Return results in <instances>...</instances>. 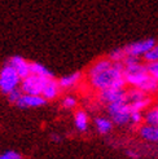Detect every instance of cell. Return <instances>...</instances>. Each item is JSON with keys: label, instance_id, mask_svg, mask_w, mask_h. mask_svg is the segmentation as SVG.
I'll use <instances>...</instances> for the list:
<instances>
[{"label": "cell", "instance_id": "obj_22", "mask_svg": "<svg viewBox=\"0 0 158 159\" xmlns=\"http://www.w3.org/2000/svg\"><path fill=\"white\" fill-rule=\"evenodd\" d=\"M143 60L144 62H154V61H158V44L156 43L151 49H149L144 56H143Z\"/></svg>", "mask_w": 158, "mask_h": 159}, {"label": "cell", "instance_id": "obj_9", "mask_svg": "<svg viewBox=\"0 0 158 159\" xmlns=\"http://www.w3.org/2000/svg\"><path fill=\"white\" fill-rule=\"evenodd\" d=\"M8 63L16 70L21 78V80L23 78H26L27 75H30V62L26 61L21 56H12V57L8 60Z\"/></svg>", "mask_w": 158, "mask_h": 159}, {"label": "cell", "instance_id": "obj_18", "mask_svg": "<svg viewBox=\"0 0 158 159\" xmlns=\"http://www.w3.org/2000/svg\"><path fill=\"white\" fill-rule=\"evenodd\" d=\"M95 124H96V128L101 134L109 133L113 128V122L108 118H96L95 119Z\"/></svg>", "mask_w": 158, "mask_h": 159}, {"label": "cell", "instance_id": "obj_26", "mask_svg": "<svg viewBox=\"0 0 158 159\" xmlns=\"http://www.w3.org/2000/svg\"><path fill=\"white\" fill-rule=\"evenodd\" d=\"M8 96V100H9V102H13V104H16V102L18 101V98L22 96V91L20 89V87H17V88H14L13 91H11L9 93L7 94Z\"/></svg>", "mask_w": 158, "mask_h": 159}, {"label": "cell", "instance_id": "obj_16", "mask_svg": "<svg viewBox=\"0 0 158 159\" xmlns=\"http://www.w3.org/2000/svg\"><path fill=\"white\" fill-rule=\"evenodd\" d=\"M145 97H148V94L139 88H135V87H130L128 89H126V101H127V104L143 100Z\"/></svg>", "mask_w": 158, "mask_h": 159}, {"label": "cell", "instance_id": "obj_20", "mask_svg": "<svg viewBox=\"0 0 158 159\" xmlns=\"http://www.w3.org/2000/svg\"><path fill=\"white\" fill-rule=\"evenodd\" d=\"M152 104V98L151 97H145L143 100H139V101H135V102H131L128 104V107H130V111H143L145 109H148Z\"/></svg>", "mask_w": 158, "mask_h": 159}, {"label": "cell", "instance_id": "obj_2", "mask_svg": "<svg viewBox=\"0 0 158 159\" xmlns=\"http://www.w3.org/2000/svg\"><path fill=\"white\" fill-rule=\"evenodd\" d=\"M123 76H124L126 84L130 85V87H135V88H137V87L149 76V74L146 71L145 63L139 62V63H135V65L124 66Z\"/></svg>", "mask_w": 158, "mask_h": 159}, {"label": "cell", "instance_id": "obj_4", "mask_svg": "<svg viewBox=\"0 0 158 159\" xmlns=\"http://www.w3.org/2000/svg\"><path fill=\"white\" fill-rule=\"evenodd\" d=\"M108 113L110 118H112V122L115 123L117 125H124L130 123L131 111L126 100L108 104Z\"/></svg>", "mask_w": 158, "mask_h": 159}, {"label": "cell", "instance_id": "obj_8", "mask_svg": "<svg viewBox=\"0 0 158 159\" xmlns=\"http://www.w3.org/2000/svg\"><path fill=\"white\" fill-rule=\"evenodd\" d=\"M45 104H47V100L43 96H39V94H25V93H22V96L16 102V105L21 109L39 107Z\"/></svg>", "mask_w": 158, "mask_h": 159}, {"label": "cell", "instance_id": "obj_5", "mask_svg": "<svg viewBox=\"0 0 158 159\" xmlns=\"http://www.w3.org/2000/svg\"><path fill=\"white\" fill-rule=\"evenodd\" d=\"M48 79H51V78H44V76H38L34 74H30L21 80L20 89L25 94H39V96H42L43 88Z\"/></svg>", "mask_w": 158, "mask_h": 159}, {"label": "cell", "instance_id": "obj_27", "mask_svg": "<svg viewBox=\"0 0 158 159\" xmlns=\"http://www.w3.org/2000/svg\"><path fill=\"white\" fill-rule=\"evenodd\" d=\"M0 159H22V157L17 152L8 150V152H4L3 154H0Z\"/></svg>", "mask_w": 158, "mask_h": 159}, {"label": "cell", "instance_id": "obj_25", "mask_svg": "<svg viewBox=\"0 0 158 159\" xmlns=\"http://www.w3.org/2000/svg\"><path fill=\"white\" fill-rule=\"evenodd\" d=\"M61 104H62V107L70 110V109H74L77 106V100L73 96H66L65 98H62Z\"/></svg>", "mask_w": 158, "mask_h": 159}, {"label": "cell", "instance_id": "obj_11", "mask_svg": "<svg viewBox=\"0 0 158 159\" xmlns=\"http://www.w3.org/2000/svg\"><path fill=\"white\" fill-rule=\"evenodd\" d=\"M83 78V74L81 73V71H75V73H72L69 75H65L58 79V85L61 89H69V88H73V87H75L79 82L82 80Z\"/></svg>", "mask_w": 158, "mask_h": 159}, {"label": "cell", "instance_id": "obj_7", "mask_svg": "<svg viewBox=\"0 0 158 159\" xmlns=\"http://www.w3.org/2000/svg\"><path fill=\"white\" fill-rule=\"evenodd\" d=\"M99 98L104 104H113V102L126 100V88H105L99 91Z\"/></svg>", "mask_w": 158, "mask_h": 159}, {"label": "cell", "instance_id": "obj_13", "mask_svg": "<svg viewBox=\"0 0 158 159\" xmlns=\"http://www.w3.org/2000/svg\"><path fill=\"white\" fill-rule=\"evenodd\" d=\"M112 61H110L108 57H104V58H99V60H96L95 61L92 65L90 66V69L87 70V78H91V76H93V75H96V74H99V73H101L102 70H105V69H108L110 65H112Z\"/></svg>", "mask_w": 158, "mask_h": 159}, {"label": "cell", "instance_id": "obj_12", "mask_svg": "<svg viewBox=\"0 0 158 159\" xmlns=\"http://www.w3.org/2000/svg\"><path fill=\"white\" fill-rule=\"evenodd\" d=\"M139 133L146 141L158 142V125H151V124L144 123L143 125H140Z\"/></svg>", "mask_w": 158, "mask_h": 159}, {"label": "cell", "instance_id": "obj_21", "mask_svg": "<svg viewBox=\"0 0 158 159\" xmlns=\"http://www.w3.org/2000/svg\"><path fill=\"white\" fill-rule=\"evenodd\" d=\"M126 56L127 54H126L123 48H115L108 54V58L112 62H123V60L126 58Z\"/></svg>", "mask_w": 158, "mask_h": 159}, {"label": "cell", "instance_id": "obj_1", "mask_svg": "<svg viewBox=\"0 0 158 159\" xmlns=\"http://www.w3.org/2000/svg\"><path fill=\"white\" fill-rule=\"evenodd\" d=\"M123 62H113L108 69L88 78L92 88L101 91L105 88H124L126 80L123 76Z\"/></svg>", "mask_w": 158, "mask_h": 159}, {"label": "cell", "instance_id": "obj_3", "mask_svg": "<svg viewBox=\"0 0 158 159\" xmlns=\"http://www.w3.org/2000/svg\"><path fill=\"white\" fill-rule=\"evenodd\" d=\"M20 83H21L20 75L16 73V70L7 62L5 65L0 69V92L3 94H8L14 88L20 87Z\"/></svg>", "mask_w": 158, "mask_h": 159}, {"label": "cell", "instance_id": "obj_14", "mask_svg": "<svg viewBox=\"0 0 158 159\" xmlns=\"http://www.w3.org/2000/svg\"><path fill=\"white\" fill-rule=\"evenodd\" d=\"M30 74H34L38 76H44V78H54L53 73L48 70L44 65L39 62H30Z\"/></svg>", "mask_w": 158, "mask_h": 159}, {"label": "cell", "instance_id": "obj_17", "mask_svg": "<svg viewBox=\"0 0 158 159\" xmlns=\"http://www.w3.org/2000/svg\"><path fill=\"white\" fill-rule=\"evenodd\" d=\"M137 88L141 89L143 92H145L146 94H152V93L158 92V82L154 78H152L151 75H149L145 80L137 87Z\"/></svg>", "mask_w": 158, "mask_h": 159}, {"label": "cell", "instance_id": "obj_10", "mask_svg": "<svg viewBox=\"0 0 158 159\" xmlns=\"http://www.w3.org/2000/svg\"><path fill=\"white\" fill-rule=\"evenodd\" d=\"M60 91H61V88H60V85H58V82L54 78H51V79L47 80V83L44 85L43 92H42V96L47 101L54 100L60 94Z\"/></svg>", "mask_w": 158, "mask_h": 159}, {"label": "cell", "instance_id": "obj_15", "mask_svg": "<svg viewBox=\"0 0 158 159\" xmlns=\"http://www.w3.org/2000/svg\"><path fill=\"white\" fill-rule=\"evenodd\" d=\"M74 124L77 127L78 131L84 132L88 127V115H87L86 111L83 110H78L74 114Z\"/></svg>", "mask_w": 158, "mask_h": 159}, {"label": "cell", "instance_id": "obj_6", "mask_svg": "<svg viewBox=\"0 0 158 159\" xmlns=\"http://www.w3.org/2000/svg\"><path fill=\"white\" fill-rule=\"evenodd\" d=\"M156 44V40L153 38H148L144 40H139V42H133L131 44H127L123 47V49L127 56H135V57H143V56L152 48Z\"/></svg>", "mask_w": 158, "mask_h": 159}, {"label": "cell", "instance_id": "obj_28", "mask_svg": "<svg viewBox=\"0 0 158 159\" xmlns=\"http://www.w3.org/2000/svg\"><path fill=\"white\" fill-rule=\"evenodd\" d=\"M127 155L130 157V158H132V159H137L140 155H139V153H136V152H132V150H127Z\"/></svg>", "mask_w": 158, "mask_h": 159}, {"label": "cell", "instance_id": "obj_19", "mask_svg": "<svg viewBox=\"0 0 158 159\" xmlns=\"http://www.w3.org/2000/svg\"><path fill=\"white\" fill-rule=\"evenodd\" d=\"M143 120L145 124L158 125V104L153 107L148 109V111L143 115Z\"/></svg>", "mask_w": 158, "mask_h": 159}, {"label": "cell", "instance_id": "obj_24", "mask_svg": "<svg viewBox=\"0 0 158 159\" xmlns=\"http://www.w3.org/2000/svg\"><path fill=\"white\" fill-rule=\"evenodd\" d=\"M143 114L141 111H132L131 116H130V123H132L133 125H140L143 123Z\"/></svg>", "mask_w": 158, "mask_h": 159}, {"label": "cell", "instance_id": "obj_29", "mask_svg": "<svg viewBox=\"0 0 158 159\" xmlns=\"http://www.w3.org/2000/svg\"><path fill=\"white\" fill-rule=\"evenodd\" d=\"M51 139H52L53 141H56V142H58V141L61 140V137L58 136V134H56V133H52V134H51Z\"/></svg>", "mask_w": 158, "mask_h": 159}, {"label": "cell", "instance_id": "obj_23", "mask_svg": "<svg viewBox=\"0 0 158 159\" xmlns=\"http://www.w3.org/2000/svg\"><path fill=\"white\" fill-rule=\"evenodd\" d=\"M145 66H146L148 74L151 75L152 78H154L158 82V61H154V62H146V63H145Z\"/></svg>", "mask_w": 158, "mask_h": 159}]
</instances>
